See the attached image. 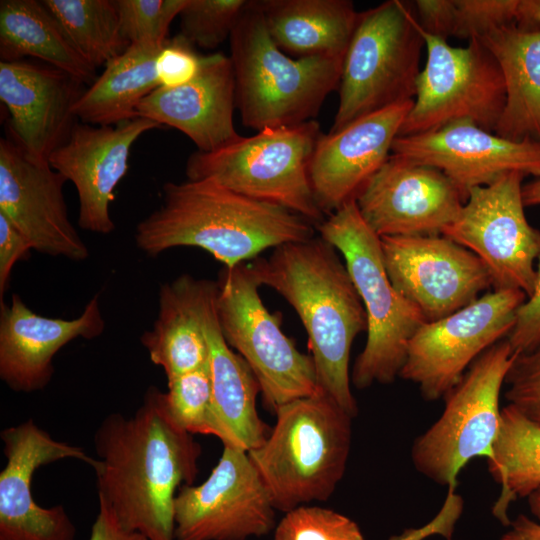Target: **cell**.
Listing matches in <instances>:
<instances>
[{"instance_id": "cell-4", "label": "cell", "mask_w": 540, "mask_h": 540, "mask_svg": "<svg viewBox=\"0 0 540 540\" xmlns=\"http://www.w3.org/2000/svg\"><path fill=\"white\" fill-rule=\"evenodd\" d=\"M235 100L242 124L260 131L315 120L339 87L343 58H292L272 40L258 1H249L230 35Z\"/></svg>"}, {"instance_id": "cell-33", "label": "cell", "mask_w": 540, "mask_h": 540, "mask_svg": "<svg viewBox=\"0 0 540 540\" xmlns=\"http://www.w3.org/2000/svg\"><path fill=\"white\" fill-rule=\"evenodd\" d=\"M167 382L165 401L175 423L191 435H213L223 443L224 434L212 404L208 362Z\"/></svg>"}, {"instance_id": "cell-38", "label": "cell", "mask_w": 540, "mask_h": 540, "mask_svg": "<svg viewBox=\"0 0 540 540\" xmlns=\"http://www.w3.org/2000/svg\"><path fill=\"white\" fill-rule=\"evenodd\" d=\"M505 384L508 403L540 426V345L516 353Z\"/></svg>"}, {"instance_id": "cell-20", "label": "cell", "mask_w": 540, "mask_h": 540, "mask_svg": "<svg viewBox=\"0 0 540 540\" xmlns=\"http://www.w3.org/2000/svg\"><path fill=\"white\" fill-rule=\"evenodd\" d=\"M161 127L144 117L107 126L74 124L48 162L76 188L81 229L103 235L115 229L110 205L127 173L131 148L141 135Z\"/></svg>"}, {"instance_id": "cell-13", "label": "cell", "mask_w": 540, "mask_h": 540, "mask_svg": "<svg viewBox=\"0 0 540 540\" xmlns=\"http://www.w3.org/2000/svg\"><path fill=\"white\" fill-rule=\"evenodd\" d=\"M526 176L511 172L471 189L443 236L474 253L486 266L493 289H517L530 296L540 256V231L525 215Z\"/></svg>"}, {"instance_id": "cell-23", "label": "cell", "mask_w": 540, "mask_h": 540, "mask_svg": "<svg viewBox=\"0 0 540 540\" xmlns=\"http://www.w3.org/2000/svg\"><path fill=\"white\" fill-rule=\"evenodd\" d=\"M104 328L99 294L74 319L39 315L13 294L9 305L0 302V378L15 392L42 390L53 377L56 353L76 338L100 336Z\"/></svg>"}, {"instance_id": "cell-44", "label": "cell", "mask_w": 540, "mask_h": 540, "mask_svg": "<svg viewBox=\"0 0 540 540\" xmlns=\"http://www.w3.org/2000/svg\"><path fill=\"white\" fill-rule=\"evenodd\" d=\"M499 540H540V521L519 514Z\"/></svg>"}, {"instance_id": "cell-6", "label": "cell", "mask_w": 540, "mask_h": 540, "mask_svg": "<svg viewBox=\"0 0 540 540\" xmlns=\"http://www.w3.org/2000/svg\"><path fill=\"white\" fill-rule=\"evenodd\" d=\"M317 229L343 257L367 317V339L354 362L351 383L358 389L391 384L405 362L407 342L426 320L393 287L381 239L365 222L355 200L327 216Z\"/></svg>"}, {"instance_id": "cell-7", "label": "cell", "mask_w": 540, "mask_h": 540, "mask_svg": "<svg viewBox=\"0 0 540 540\" xmlns=\"http://www.w3.org/2000/svg\"><path fill=\"white\" fill-rule=\"evenodd\" d=\"M319 123L268 127L213 152L197 151L186 163L187 179H209L250 197L284 207L318 226V207L309 165L320 136Z\"/></svg>"}, {"instance_id": "cell-8", "label": "cell", "mask_w": 540, "mask_h": 540, "mask_svg": "<svg viewBox=\"0 0 540 540\" xmlns=\"http://www.w3.org/2000/svg\"><path fill=\"white\" fill-rule=\"evenodd\" d=\"M423 47L410 3L389 0L359 12L343 58L339 102L330 131L413 100Z\"/></svg>"}, {"instance_id": "cell-14", "label": "cell", "mask_w": 540, "mask_h": 540, "mask_svg": "<svg viewBox=\"0 0 540 540\" xmlns=\"http://www.w3.org/2000/svg\"><path fill=\"white\" fill-rule=\"evenodd\" d=\"M272 498L248 452L224 445L208 478L175 498V540H246L275 527Z\"/></svg>"}, {"instance_id": "cell-3", "label": "cell", "mask_w": 540, "mask_h": 540, "mask_svg": "<svg viewBox=\"0 0 540 540\" xmlns=\"http://www.w3.org/2000/svg\"><path fill=\"white\" fill-rule=\"evenodd\" d=\"M162 196L161 206L141 220L135 231L137 247L148 256L176 247H197L231 268L266 249L315 236V225L303 216L213 180L167 182Z\"/></svg>"}, {"instance_id": "cell-15", "label": "cell", "mask_w": 540, "mask_h": 540, "mask_svg": "<svg viewBox=\"0 0 540 540\" xmlns=\"http://www.w3.org/2000/svg\"><path fill=\"white\" fill-rule=\"evenodd\" d=\"M380 239L393 287L421 311L426 322L462 309L492 287L483 262L443 235Z\"/></svg>"}, {"instance_id": "cell-34", "label": "cell", "mask_w": 540, "mask_h": 540, "mask_svg": "<svg viewBox=\"0 0 540 540\" xmlns=\"http://www.w3.org/2000/svg\"><path fill=\"white\" fill-rule=\"evenodd\" d=\"M247 0H187L179 16L180 34L193 46L213 49L230 35Z\"/></svg>"}, {"instance_id": "cell-5", "label": "cell", "mask_w": 540, "mask_h": 540, "mask_svg": "<svg viewBox=\"0 0 540 540\" xmlns=\"http://www.w3.org/2000/svg\"><path fill=\"white\" fill-rule=\"evenodd\" d=\"M264 443L248 455L284 513L325 501L342 480L353 417L323 393L280 406Z\"/></svg>"}, {"instance_id": "cell-25", "label": "cell", "mask_w": 540, "mask_h": 540, "mask_svg": "<svg viewBox=\"0 0 540 540\" xmlns=\"http://www.w3.org/2000/svg\"><path fill=\"white\" fill-rule=\"evenodd\" d=\"M216 292L217 282H214L201 310L209 353L212 404L224 434L223 446L248 452L261 446L269 434L256 408L260 385L247 362L231 349L221 332L215 307Z\"/></svg>"}, {"instance_id": "cell-42", "label": "cell", "mask_w": 540, "mask_h": 540, "mask_svg": "<svg viewBox=\"0 0 540 540\" xmlns=\"http://www.w3.org/2000/svg\"><path fill=\"white\" fill-rule=\"evenodd\" d=\"M416 18L423 31L447 40L453 36L456 24L455 0H417Z\"/></svg>"}, {"instance_id": "cell-9", "label": "cell", "mask_w": 540, "mask_h": 540, "mask_svg": "<svg viewBox=\"0 0 540 540\" xmlns=\"http://www.w3.org/2000/svg\"><path fill=\"white\" fill-rule=\"evenodd\" d=\"M515 356L507 338L487 349L443 398L441 416L414 440L413 466L449 488L445 508L452 512H460L452 497L460 471L472 459L491 454L500 428L501 390Z\"/></svg>"}, {"instance_id": "cell-11", "label": "cell", "mask_w": 540, "mask_h": 540, "mask_svg": "<svg viewBox=\"0 0 540 540\" xmlns=\"http://www.w3.org/2000/svg\"><path fill=\"white\" fill-rule=\"evenodd\" d=\"M418 27L426 62L398 136L434 131L462 120L494 132L506 99L503 74L494 56L478 39L454 47L423 31L419 23Z\"/></svg>"}, {"instance_id": "cell-19", "label": "cell", "mask_w": 540, "mask_h": 540, "mask_svg": "<svg viewBox=\"0 0 540 540\" xmlns=\"http://www.w3.org/2000/svg\"><path fill=\"white\" fill-rule=\"evenodd\" d=\"M391 154L439 169L466 198L511 172L540 178V142L510 140L466 120L397 136Z\"/></svg>"}, {"instance_id": "cell-27", "label": "cell", "mask_w": 540, "mask_h": 540, "mask_svg": "<svg viewBox=\"0 0 540 540\" xmlns=\"http://www.w3.org/2000/svg\"><path fill=\"white\" fill-rule=\"evenodd\" d=\"M275 44L297 58H344L358 14L349 0H261Z\"/></svg>"}, {"instance_id": "cell-1", "label": "cell", "mask_w": 540, "mask_h": 540, "mask_svg": "<svg viewBox=\"0 0 540 540\" xmlns=\"http://www.w3.org/2000/svg\"><path fill=\"white\" fill-rule=\"evenodd\" d=\"M94 445L99 502L126 531L175 540V498L193 484L201 448L170 416L165 392L151 386L133 416L107 415Z\"/></svg>"}, {"instance_id": "cell-2", "label": "cell", "mask_w": 540, "mask_h": 540, "mask_svg": "<svg viewBox=\"0 0 540 540\" xmlns=\"http://www.w3.org/2000/svg\"><path fill=\"white\" fill-rule=\"evenodd\" d=\"M339 251L321 236L283 244L250 266L261 286L280 294L296 311L308 336L318 388L353 418L358 405L349 369L355 338L367 317Z\"/></svg>"}, {"instance_id": "cell-32", "label": "cell", "mask_w": 540, "mask_h": 540, "mask_svg": "<svg viewBox=\"0 0 540 540\" xmlns=\"http://www.w3.org/2000/svg\"><path fill=\"white\" fill-rule=\"evenodd\" d=\"M78 53L93 67L106 65L130 45L115 0H43Z\"/></svg>"}, {"instance_id": "cell-40", "label": "cell", "mask_w": 540, "mask_h": 540, "mask_svg": "<svg viewBox=\"0 0 540 540\" xmlns=\"http://www.w3.org/2000/svg\"><path fill=\"white\" fill-rule=\"evenodd\" d=\"M533 292L516 312L515 324L507 337L516 353L528 352L540 345V256Z\"/></svg>"}, {"instance_id": "cell-43", "label": "cell", "mask_w": 540, "mask_h": 540, "mask_svg": "<svg viewBox=\"0 0 540 540\" xmlns=\"http://www.w3.org/2000/svg\"><path fill=\"white\" fill-rule=\"evenodd\" d=\"M89 540H148L136 532H128L121 527L111 510L99 502V512L91 527Z\"/></svg>"}, {"instance_id": "cell-39", "label": "cell", "mask_w": 540, "mask_h": 540, "mask_svg": "<svg viewBox=\"0 0 540 540\" xmlns=\"http://www.w3.org/2000/svg\"><path fill=\"white\" fill-rule=\"evenodd\" d=\"M202 58L181 34L168 38L155 60L159 87L173 88L190 82L198 74Z\"/></svg>"}, {"instance_id": "cell-31", "label": "cell", "mask_w": 540, "mask_h": 540, "mask_svg": "<svg viewBox=\"0 0 540 540\" xmlns=\"http://www.w3.org/2000/svg\"><path fill=\"white\" fill-rule=\"evenodd\" d=\"M487 468L501 486L493 514L508 527L510 503L528 498L540 488V426L509 403L501 408L500 428Z\"/></svg>"}, {"instance_id": "cell-41", "label": "cell", "mask_w": 540, "mask_h": 540, "mask_svg": "<svg viewBox=\"0 0 540 540\" xmlns=\"http://www.w3.org/2000/svg\"><path fill=\"white\" fill-rule=\"evenodd\" d=\"M33 250L26 237L0 214V302L3 301L13 267Z\"/></svg>"}, {"instance_id": "cell-35", "label": "cell", "mask_w": 540, "mask_h": 540, "mask_svg": "<svg viewBox=\"0 0 540 540\" xmlns=\"http://www.w3.org/2000/svg\"><path fill=\"white\" fill-rule=\"evenodd\" d=\"M274 540H365L358 524L332 509L302 505L285 513Z\"/></svg>"}, {"instance_id": "cell-26", "label": "cell", "mask_w": 540, "mask_h": 540, "mask_svg": "<svg viewBox=\"0 0 540 540\" xmlns=\"http://www.w3.org/2000/svg\"><path fill=\"white\" fill-rule=\"evenodd\" d=\"M213 281L180 275L159 291L157 318L140 340L167 380L205 366L208 345L201 322L203 302Z\"/></svg>"}, {"instance_id": "cell-36", "label": "cell", "mask_w": 540, "mask_h": 540, "mask_svg": "<svg viewBox=\"0 0 540 540\" xmlns=\"http://www.w3.org/2000/svg\"><path fill=\"white\" fill-rule=\"evenodd\" d=\"M187 0H115L123 37L129 44L163 45L172 21Z\"/></svg>"}, {"instance_id": "cell-29", "label": "cell", "mask_w": 540, "mask_h": 540, "mask_svg": "<svg viewBox=\"0 0 540 540\" xmlns=\"http://www.w3.org/2000/svg\"><path fill=\"white\" fill-rule=\"evenodd\" d=\"M40 59L90 86L96 68L75 49L62 26L42 1L0 2V59Z\"/></svg>"}, {"instance_id": "cell-37", "label": "cell", "mask_w": 540, "mask_h": 540, "mask_svg": "<svg viewBox=\"0 0 540 540\" xmlns=\"http://www.w3.org/2000/svg\"><path fill=\"white\" fill-rule=\"evenodd\" d=\"M454 37L479 39L501 27L515 24L518 0H455Z\"/></svg>"}, {"instance_id": "cell-47", "label": "cell", "mask_w": 540, "mask_h": 540, "mask_svg": "<svg viewBox=\"0 0 540 540\" xmlns=\"http://www.w3.org/2000/svg\"><path fill=\"white\" fill-rule=\"evenodd\" d=\"M527 500L531 514L540 521V488L533 492Z\"/></svg>"}, {"instance_id": "cell-17", "label": "cell", "mask_w": 540, "mask_h": 540, "mask_svg": "<svg viewBox=\"0 0 540 540\" xmlns=\"http://www.w3.org/2000/svg\"><path fill=\"white\" fill-rule=\"evenodd\" d=\"M7 459L0 472V540H75L77 529L62 505L42 507L32 497L31 483L41 466L77 459L95 469L97 458L59 441L32 419L1 431Z\"/></svg>"}, {"instance_id": "cell-12", "label": "cell", "mask_w": 540, "mask_h": 540, "mask_svg": "<svg viewBox=\"0 0 540 540\" xmlns=\"http://www.w3.org/2000/svg\"><path fill=\"white\" fill-rule=\"evenodd\" d=\"M517 289H493L462 309L425 322L407 342L399 377L418 386L426 401L443 399L471 364L510 334L526 300Z\"/></svg>"}, {"instance_id": "cell-21", "label": "cell", "mask_w": 540, "mask_h": 540, "mask_svg": "<svg viewBox=\"0 0 540 540\" xmlns=\"http://www.w3.org/2000/svg\"><path fill=\"white\" fill-rule=\"evenodd\" d=\"M412 105L413 100L391 105L320 136L311 157L309 178L325 216L355 200L387 161Z\"/></svg>"}, {"instance_id": "cell-16", "label": "cell", "mask_w": 540, "mask_h": 540, "mask_svg": "<svg viewBox=\"0 0 540 540\" xmlns=\"http://www.w3.org/2000/svg\"><path fill=\"white\" fill-rule=\"evenodd\" d=\"M465 200L439 169L391 154L355 202L381 238L442 235Z\"/></svg>"}, {"instance_id": "cell-10", "label": "cell", "mask_w": 540, "mask_h": 540, "mask_svg": "<svg viewBox=\"0 0 540 540\" xmlns=\"http://www.w3.org/2000/svg\"><path fill=\"white\" fill-rule=\"evenodd\" d=\"M215 307L221 332L256 376L264 405L273 413L293 400L321 393L311 355L301 353L271 314L250 263L224 267Z\"/></svg>"}, {"instance_id": "cell-30", "label": "cell", "mask_w": 540, "mask_h": 540, "mask_svg": "<svg viewBox=\"0 0 540 540\" xmlns=\"http://www.w3.org/2000/svg\"><path fill=\"white\" fill-rule=\"evenodd\" d=\"M162 46L130 44L108 62L76 102L77 119L89 125L107 126L137 118L139 103L159 87L155 60Z\"/></svg>"}, {"instance_id": "cell-22", "label": "cell", "mask_w": 540, "mask_h": 540, "mask_svg": "<svg viewBox=\"0 0 540 540\" xmlns=\"http://www.w3.org/2000/svg\"><path fill=\"white\" fill-rule=\"evenodd\" d=\"M84 84L50 65L0 61V100L12 140L33 160L47 161L78 121L74 106Z\"/></svg>"}, {"instance_id": "cell-18", "label": "cell", "mask_w": 540, "mask_h": 540, "mask_svg": "<svg viewBox=\"0 0 540 540\" xmlns=\"http://www.w3.org/2000/svg\"><path fill=\"white\" fill-rule=\"evenodd\" d=\"M66 178L33 160L12 140L0 141V214L37 252L81 262L89 250L72 224L63 194Z\"/></svg>"}, {"instance_id": "cell-45", "label": "cell", "mask_w": 540, "mask_h": 540, "mask_svg": "<svg viewBox=\"0 0 540 540\" xmlns=\"http://www.w3.org/2000/svg\"><path fill=\"white\" fill-rule=\"evenodd\" d=\"M515 25L519 30H540V0H518Z\"/></svg>"}, {"instance_id": "cell-46", "label": "cell", "mask_w": 540, "mask_h": 540, "mask_svg": "<svg viewBox=\"0 0 540 540\" xmlns=\"http://www.w3.org/2000/svg\"><path fill=\"white\" fill-rule=\"evenodd\" d=\"M522 197L525 207L540 205V178L523 185Z\"/></svg>"}, {"instance_id": "cell-24", "label": "cell", "mask_w": 540, "mask_h": 540, "mask_svg": "<svg viewBox=\"0 0 540 540\" xmlns=\"http://www.w3.org/2000/svg\"><path fill=\"white\" fill-rule=\"evenodd\" d=\"M235 77L230 57L203 56L190 82L158 87L136 108L137 117L174 127L189 137L200 152H213L241 138L234 127Z\"/></svg>"}, {"instance_id": "cell-28", "label": "cell", "mask_w": 540, "mask_h": 540, "mask_svg": "<svg viewBox=\"0 0 540 540\" xmlns=\"http://www.w3.org/2000/svg\"><path fill=\"white\" fill-rule=\"evenodd\" d=\"M478 40L496 59L505 83V106L494 132L540 142V30L526 32L510 24Z\"/></svg>"}]
</instances>
